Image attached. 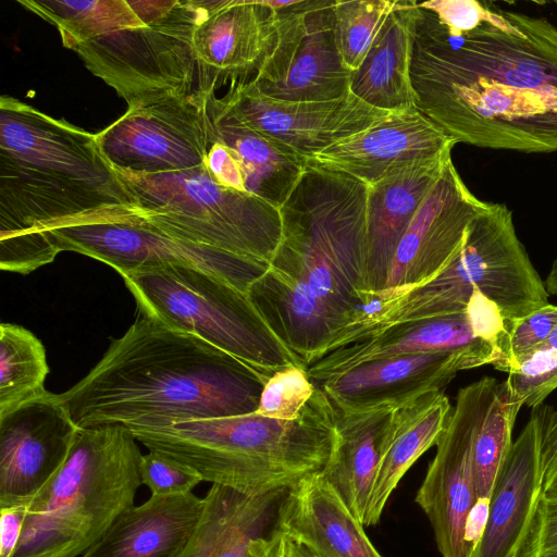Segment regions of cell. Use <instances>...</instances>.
<instances>
[{"label": "cell", "instance_id": "obj_1", "mask_svg": "<svg viewBox=\"0 0 557 557\" xmlns=\"http://www.w3.org/2000/svg\"><path fill=\"white\" fill-rule=\"evenodd\" d=\"M410 76L417 109L456 144L557 152V26L545 17L491 2L457 33L418 7Z\"/></svg>", "mask_w": 557, "mask_h": 557}, {"label": "cell", "instance_id": "obj_2", "mask_svg": "<svg viewBox=\"0 0 557 557\" xmlns=\"http://www.w3.org/2000/svg\"><path fill=\"white\" fill-rule=\"evenodd\" d=\"M265 383L202 338L141 314L84 379L55 396L78 429L133 431L253 413Z\"/></svg>", "mask_w": 557, "mask_h": 557}, {"label": "cell", "instance_id": "obj_3", "mask_svg": "<svg viewBox=\"0 0 557 557\" xmlns=\"http://www.w3.org/2000/svg\"><path fill=\"white\" fill-rule=\"evenodd\" d=\"M136 203L96 134L0 99V268L28 274L60 252L48 232Z\"/></svg>", "mask_w": 557, "mask_h": 557}, {"label": "cell", "instance_id": "obj_4", "mask_svg": "<svg viewBox=\"0 0 557 557\" xmlns=\"http://www.w3.org/2000/svg\"><path fill=\"white\" fill-rule=\"evenodd\" d=\"M143 454L120 424L79 429L67 458L32 498L11 557H77L127 509Z\"/></svg>", "mask_w": 557, "mask_h": 557}, {"label": "cell", "instance_id": "obj_5", "mask_svg": "<svg viewBox=\"0 0 557 557\" xmlns=\"http://www.w3.org/2000/svg\"><path fill=\"white\" fill-rule=\"evenodd\" d=\"M367 198L364 183L307 162L280 208L282 238L270 262L352 317V323L368 306Z\"/></svg>", "mask_w": 557, "mask_h": 557}, {"label": "cell", "instance_id": "obj_6", "mask_svg": "<svg viewBox=\"0 0 557 557\" xmlns=\"http://www.w3.org/2000/svg\"><path fill=\"white\" fill-rule=\"evenodd\" d=\"M476 292L492 300L509 324L549 304L545 283L505 203L487 201L443 271L407 294L364 310L344 332L342 344L391 324L461 312Z\"/></svg>", "mask_w": 557, "mask_h": 557}, {"label": "cell", "instance_id": "obj_7", "mask_svg": "<svg viewBox=\"0 0 557 557\" xmlns=\"http://www.w3.org/2000/svg\"><path fill=\"white\" fill-rule=\"evenodd\" d=\"M122 277L141 314L202 338L265 381L290 366L304 369L270 330L248 294L223 278L184 264L136 271Z\"/></svg>", "mask_w": 557, "mask_h": 557}, {"label": "cell", "instance_id": "obj_8", "mask_svg": "<svg viewBox=\"0 0 557 557\" xmlns=\"http://www.w3.org/2000/svg\"><path fill=\"white\" fill-rule=\"evenodd\" d=\"M115 172L138 213L168 235L271 262L282 238L280 209L219 184L203 163L156 175Z\"/></svg>", "mask_w": 557, "mask_h": 557}, {"label": "cell", "instance_id": "obj_9", "mask_svg": "<svg viewBox=\"0 0 557 557\" xmlns=\"http://www.w3.org/2000/svg\"><path fill=\"white\" fill-rule=\"evenodd\" d=\"M141 26L75 45L86 67L113 87L128 108L170 95H189L200 69L193 46L199 23L218 0H128Z\"/></svg>", "mask_w": 557, "mask_h": 557}, {"label": "cell", "instance_id": "obj_10", "mask_svg": "<svg viewBox=\"0 0 557 557\" xmlns=\"http://www.w3.org/2000/svg\"><path fill=\"white\" fill-rule=\"evenodd\" d=\"M48 234L59 251H75L115 269L122 276L170 264H184L219 276L247 293L270 263L170 236L137 208H120L76 219Z\"/></svg>", "mask_w": 557, "mask_h": 557}, {"label": "cell", "instance_id": "obj_11", "mask_svg": "<svg viewBox=\"0 0 557 557\" xmlns=\"http://www.w3.org/2000/svg\"><path fill=\"white\" fill-rule=\"evenodd\" d=\"M507 327L508 322L499 308L476 292L461 312L376 329L310 362L306 372L314 385H319L364 362L430 351L460 352L476 368L492 364L505 372L508 364Z\"/></svg>", "mask_w": 557, "mask_h": 557}, {"label": "cell", "instance_id": "obj_12", "mask_svg": "<svg viewBox=\"0 0 557 557\" xmlns=\"http://www.w3.org/2000/svg\"><path fill=\"white\" fill-rule=\"evenodd\" d=\"M336 0H295L272 11V47L249 82L262 95L292 102L330 101L346 96L351 71L334 32Z\"/></svg>", "mask_w": 557, "mask_h": 557}, {"label": "cell", "instance_id": "obj_13", "mask_svg": "<svg viewBox=\"0 0 557 557\" xmlns=\"http://www.w3.org/2000/svg\"><path fill=\"white\" fill-rule=\"evenodd\" d=\"M499 382L492 376L460 388L447 425L436 443L416 503L433 529L442 557H470L468 525L478 504L473 444Z\"/></svg>", "mask_w": 557, "mask_h": 557}, {"label": "cell", "instance_id": "obj_14", "mask_svg": "<svg viewBox=\"0 0 557 557\" xmlns=\"http://www.w3.org/2000/svg\"><path fill=\"white\" fill-rule=\"evenodd\" d=\"M207 91L164 96L128 108L96 134L101 153L115 171L140 175L201 165L212 144Z\"/></svg>", "mask_w": 557, "mask_h": 557}, {"label": "cell", "instance_id": "obj_15", "mask_svg": "<svg viewBox=\"0 0 557 557\" xmlns=\"http://www.w3.org/2000/svg\"><path fill=\"white\" fill-rule=\"evenodd\" d=\"M131 433L148 450L193 468L203 481L247 495L264 493L268 449L262 424L255 412L183 421Z\"/></svg>", "mask_w": 557, "mask_h": 557}, {"label": "cell", "instance_id": "obj_16", "mask_svg": "<svg viewBox=\"0 0 557 557\" xmlns=\"http://www.w3.org/2000/svg\"><path fill=\"white\" fill-rule=\"evenodd\" d=\"M486 203L470 191L453 160H448L399 242L385 287L374 304L398 298L443 271Z\"/></svg>", "mask_w": 557, "mask_h": 557}, {"label": "cell", "instance_id": "obj_17", "mask_svg": "<svg viewBox=\"0 0 557 557\" xmlns=\"http://www.w3.org/2000/svg\"><path fill=\"white\" fill-rule=\"evenodd\" d=\"M222 99L249 127L305 160L391 113L367 104L350 91L330 101L276 100L259 92L249 81L232 82Z\"/></svg>", "mask_w": 557, "mask_h": 557}, {"label": "cell", "instance_id": "obj_18", "mask_svg": "<svg viewBox=\"0 0 557 557\" xmlns=\"http://www.w3.org/2000/svg\"><path fill=\"white\" fill-rule=\"evenodd\" d=\"M78 430L48 391L0 416V508L27 505L64 463Z\"/></svg>", "mask_w": 557, "mask_h": 557}, {"label": "cell", "instance_id": "obj_19", "mask_svg": "<svg viewBox=\"0 0 557 557\" xmlns=\"http://www.w3.org/2000/svg\"><path fill=\"white\" fill-rule=\"evenodd\" d=\"M455 145L436 124L413 109L391 112L307 162L348 174L370 186L404 169L451 154Z\"/></svg>", "mask_w": 557, "mask_h": 557}, {"label": "cell", "instance_id": "obj_20", "mask_svg": "<svg viewBox=\"0 0 557 557\" xmlns=\"http://www.w3.org/2000/svg\"><path fill=\"white\" fill-rule=\"evenodd\" d=\"M546 405L532 412L497 474L470 557H519L543 495L542 432Z\"/></svg>", "mask_w": 557, "mask_h": 557}, {"label": "cell", "instance_id": "obj_21", "mask_svg": "<svg viewBox=\"0 0 557 557\" xmlns=\"http://www.w3.org/2000/svg\"><path fill=\"white\" fill-rule=\"evenodd\" d=\"M476 368L466 355L430 351L361 363L319 386L343 411L398 407L422 394L442 391L459 371Z\"/></svg>", "mask_w": 557, "mask_h": 557}, {"label": "cell", "instance_id": "obj_22", "mask_svg": "<svg viewBox=\"0 0 557 557\" xmlns=\"http://www.w3.org/2000/svg\"><path fill=\"white\" fill-rule=\"evenodd\" d=\"M273 39L272 11L259 0H218L193 36L199 90L215 91L226 79L247 82L245 77L257 73Z\"/></svg>", "mask_w": 557, "mask_h": 557}, {"label": "cell", "instance_id": "obj_23", "mask_svg": "<svg viewBox=\"0 0 557 557\" xmlns=\"http://www.w3.org/2000/svg\"><path fill=\"white\" fill-rule=\"evenodd\" d=\"M247 294L270 330L305 370L331 349L354 320L304 283L270 267Z\"/></svg>", "mask_w": 557, "mask_h": 557}, {"label": "cell", "instance_id": "obj_24", "mask_svg": "<svg viewBox=\"0 0 557 557\" xmlns=\"http://www.w3.org/2000/svg\"><path fill=\"white\" fill-rule=\"evenodd\" d=\"M363 527L319 471L287 491L275 531L317 557H383Z\"/></svg>", "mask_w": 557, "mask_h": 557}, {"label": "cell", "instance_id": "obj_25", "mask_svg": "<svg viewBox=\"0 0 557 557\" xmlns=\"http://www.w3.org/2000/svg\"><path fill=\"white\" fill-rule=\"evenodd\" d=\"M451 154L393 173L368 186L366 295L385 287L396 249Z\"/></svg>", "mask_w": 557, "mask_h": 557}, {"label": "cell", "instance_id": "obj_26", "mask_svg": "<svg viewBox=\"0 0 557 557\" xmlns=\"http://www.w3.org/2000/svg\"><path fill=\"white\" fill-rule=\"evenodd\" d=\"M287 491L247 495L212 484L178 557H256L255 543L274 533Z\"/></svg>", "mask_w": 557, "mask_h": 557}, {"label": "cell", "instance_id": "obj_27", "mask_svg": "<svg viewBox=\"0 0 557 557\" xmlns=\"http://www.w3.org/2000/svg\"><path fill=\"white\" fill-rule=\"evenodd\" d=\"M202 506L193 492L151 495L122 513L82 557H178Z\"/></svg>", "mask_w": 557, "mask_h": 557}, {"label": "cell", "instance_id": "obj_28", "mask_svg": "<svg viewBox=\"0 0 557 557\" xmlns=\"http://www.w3.org/2000/svg\"><path fill=\"white\" fill-rule=\"evenodd\" d=\"M333 407L335 440L322 474L363 524L376 470L387 448L396 407L380 406L362 411H343Z\"/></svg>", "mask_w": 557, "mask_h": 557}, {"label": "cell", "instance_id": "obj_29", "mask_svg": "<svg viewBox=\"0 0 557 557\" xmlns=\"http://www.w3.org/2000/svg\"><path fill=\"white\" fill-rule=\"evenodd\" d=\"M206 109L211 139L233 152L247 193L280 209L299 182L307 160L245 124L214 90L207 91Z\"/></svg>", "mask_w": 557, "mask_h": 557}, {"label": "cell", "instance_id": "obj_30", "mask_svg": "<svg viewBox=\"0 0 557 557\" xmlns=\"http://www.w3.org/2000/svg\"><path fill=\"white\" fill-rule=\"evenodd\" d=\"M417 1H399L360 66L351 72L349 90L386 112L417 109L410 67Z\"/></svg>", "mask_w": 557, "mask_h": 557}, {"label": "cell", "instance_id": "obj_31", "mask_svg": "<svg viewBox=\"0 0 557 557\" xmlns=\"http://www.w3.org/2000/svg\"><path fill=\"white\" fill-rule=\"evenodd\" d=\"M453 407L444 391H432L396 407L387 448L370 493L363 525L380 522L387 500L409 468L444 432Z\"/></svg>", "mask_w": 557, "mask_h": 557}, {"label": "cell", "instance_id": "obj_32", "mask_svg": "<svg viewBox=\"0 0 557 557\" xmlns=\"http://www.w3.org/2000/svg\"><path fill=\"white\" fill-rule=\"evenodd\" d=\"M21 5L53 24L65 48L121 29L141 26L128 0H18Z\"/></svg>", "mask_w": 557, "mask_h": 557}, {"label": "cell", "instance_id": "obj_33", "mask_svg": "<svg viewBox=\"0 0 557 557\" xmlns=\"http://www.w3.org/2000/svg\"><path fill=\"white\" fill-rule=\"evenodd\" d=\"M49 372L42 343L27 329L0 325V416L46 392Z\"/></svg>", "mask_w": 557, "mask_h": 557}, {"label": "cell", "instance_id": "obj_34", "mask_svg": "<svg viewBox=\"0 0 557 557\" xmlns=\"http://www.w3.org/2000/svg\"><path fill=\"white\" fill-rule=\"evenodd\" d=\"M522 405L504 382L478 429L473 444V470L478 503L488 504L497 474L512 445V429Z\"/></svg>", "mask_w": 557, "mask_h": 557}, {"label": "cell", "instance_id": "obj_35", "mask_svg": "<svg viewBox=\"0 0 557 557\" xmlns=\"http://www.w3.org/2000/svg\"><path fill=\"white\" fill-rule=\"evenodd\" d=\"M399 1L336 0L334 32L345 65L356 71Z\"/></svg>", "mask_w": 557, "mask_h": 557}, {"label": "cell", "instance_id": "obj_36", "mask_svg": "<svg viewBox=\"0 0 557 557\" xmlns=\"http://www.w3.org/2000/svg\"><path fill=\"white\" fill-rule=\"evenodd\" d=\"M505 383L512 398L531 409L543 404L557 388V348L540 345L508 371Z\"/></svg>", "mask_w": 557, "mask_h": 557}, {"label": "cell", "instance_id": "obj_37", "mask_svg": "<svg viewBox=\"0 0 557 557\" xmlns=\"http://www.w3.org/2000/svg\"><path fill=\"white\" fill-rule=\"evenodd\" d=\"M315 388L306 370L287 367L267 381L256 412L268 418L294 420L299 417Z\"/></svg>", "mask_w": 557, "mask_h": 557}, {"label": "cell", "instance_id": "obj_38", "mask_svg": "<svg viewBox=\"0 0 557 557\" xmlns=\"http://www.w3.org/2000/svg\"><path fill=\"white\" fill-rule=\"evenodd\" d=\"M139 473L143 484L154 496L191 493L202 480L193 468L156 451L141 456Z\"/></svg>", "mask_w": 557, "mask_h": 557}, {"label": "cell", "instance_id": "obj_39", "mask_svg": "<svg viewBox=\"0 0 557 557\" xmlns=\"http://www.w3.org/2000/svg\"><path fill=\"white\" fill-rule=\"evenodd\" d=\"M557 324V306L548 304L508 325V367L542 345Z\"/></svg>", "mask_w": 557, "mask_h": 557}, {"label": "cell", "instance_id": "obj_40", "mask_svg": "<svg viewBox=\"0 0 557 557\" xmlns=\"http://www.w3.org/2000/svg\"><path fill=\"white\" fill-rule=\"evenodd\" d=\"M519 557H557V497L542 495Z\"/></svg>", "mask_w": 557, "mask_h": 557}, {"label": "cell", "instance_id": "obj_41", "mask_svg": "<svg viewBox=\"0 0 557 557\" xmlns=\"http://www.w3.org/2000/svg\"><path fill=\"white\" fill-rule=\"evenodd\" d=\"M418 7L432 12L449 30L461 33L476 27L488 14L491 2L476 0H431Z\"/></svg>", "mask_w": 557, "mask_h": 557}, {"label": "cell", "instance_id": "obj_42", "mask_svg": "<svg viewBox=\"0 0 557 557\" xmlns=\"http://www.w3.org/2000/svg\"><path fill=\"white\" fill-rule=\"evenodd\" d=\"M203 164L219 184L237 191L247 193L242 168L233 152L225 145L212 141Z\"/></svg>", "mask_w": 557, "mask_h": 557}, {"label": "cell", "instance_id": "obj_43", "mask_svg": "<svg viewBox=\"0 0 557 557\" xmlns=\"http://www.w3.org/2000/svg\"><path fill=\"white\" fill-rule=\"evenodd\" d=\"M27 505L0 508V557H11L22 535Z\"/></svg>", "mask_w": 557, "mask_h": 557}, {"label": "cell", "instance_id": "obj_44", "mask_svg": "<svg viewBox=\"0 0 557 557\" xmlns=\"http://www.w3.org/2000/svg\"><path fill=\"white\" fill-rule=\"evenodd\" d=\"M256 557H284L283 535L276 531L264 539H259L255 543Z\"/></svg>", "mask_w": 557, "mask_h": 557}, {"label": "cell", "instance_id": "obj_45", "mask_svg": "<svg viewBox=\"0 0 557 557\" xmlns=\"http://www.w3.org/2000/svg\"><path fill=\"white\" fill-rule=\"evenodd\" d=\"M543 495L546 497H557V456L545 473Z\"/></svg>", "mask_w": 557, "mask_h": 557}, {"label": "cell", "instance_id": "obj_46", "mask_svg": "<svg viewBox=\"0 0 557 557\" xmlns=\"http://www.w3.org/2000/svg\"><path fill=\"white\" fill-rule=\"evenodd\" d=\"M284 557H317L304 546L283 535Z\"/></svg>", "mask_w": 557, "mask_h": 557}, {"label": "cell", "instance_id": "obj_47", "mask_svg": "<svg viewBox=\"0 0 557 557\" xmlns=\"http://www.w3.org/2000/svg\"><path fill=\"white\" fill-rule=\"evenodd\" d=\"M544 283L548 294L557 296V258L553 261Z\"/></svg>", "mask_w": 557, "mask_h": 557}]
</instances>
